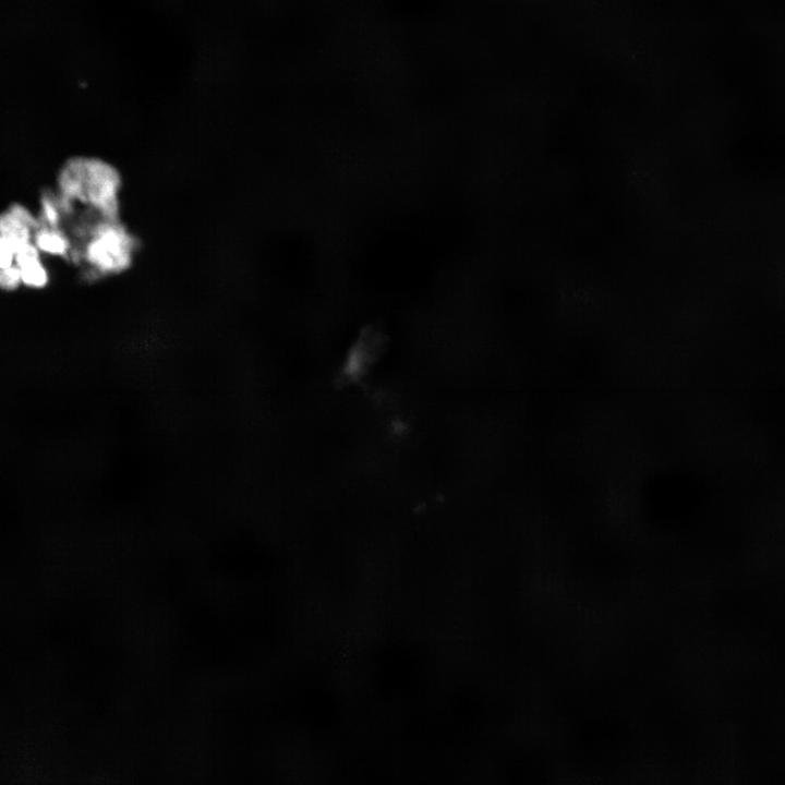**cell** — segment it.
I'll list each match as a JSON object with an SVG mask.
<instances>
[{"label": "cell", "mask_w": 785, "mask_h": 785, "mask_svg": "<svg viewBox=\"0 0 785 785\" xmlns=\"http://www.w3.org/2000/svg\"><path fill=\"white\" fill-rule=\"evenodd\" d=\"M62 197L90 206L98 214L118 218L120 178L106 162L93 158H73L59 177Z\"/></svg>", "instance_id": "obj_1"}, {"label": "cell", "mask_w": 785, "mask_h": 785, "mask_svg": "<svg viewBox=\"0 0 785 785\" xmlns=\"http://www.w3.org/2000/svg\"><path fill=\"white\" fill-rule=\"evenodd\" d=\"M134 245L133 238L118 219L104 220L90 233L83 255L94 270L114 273L130 264Z\"/></svg>", "instance_id": "obj_2"}, {"label": "cell", "mask_w": 785, "mask_h": 785, "mask_svg": "<svg viewBox=\"0 0 785 785\" xmlns=\"http://www.w3.org/2000/svg\"><path fill=\"white\" fill-rule=\"evenodd\" d=\"M32 228L11 212L0 215V237L8 240L15 252L29 243Z\"/></svg>", "instance_id": "obj_3"}, {"label": "cell", "mask_w": 785, "mask_h": 785, "mask_svg": "<svg viewBox=\"0 0 785 785\" xmlns=\"http://www.w3.org/2000/svg\"><path fill=\"white\" fill-rule=\"evenodd\" d=\"M35 245L46 253L64 255L70 252L68 238L51 227L40 228L35 235Z\"/></svg>", "instance_id": "obj_4"}, {"label": "cell", "mask_w": 785, "mask_h": 785, "mask_svg": "<svg viewBox=\"0 0 785 785\" xmlns=\"http://www.w3.org/2000/svg\"><path fill=\"white\" fill-rule=\"evenodd\" d=\"M21 280L31 287H44L48 281V275L40 262L33 263L20 268Z\"/></svg>", "instance_id": "obj_5"}, {"label": "cell", "mask_w": 785, "mask_h": 785, "mask_svg": "<svg viewBox=\"0 0 785 785\" xmlns=\"http://www.w3.org/2000/svg\"><path fill=\"white\" fill-rule=\"evenodd\" d=\"M14 259L19 268L25 267L36 262H40L37 246L31 242L21 246L15 252Z\"/></svg>", "instance_id": "obj_6"}, {"label": "cell", "mask_w": 785, "mask_h": 785, "mask_svg": "<svg viewBox=\"0 0 785 785\" xmlns=\"http://www.w3.org/2000/svg\"><path fill=\"white\" fill-rule=\"evenodd\" d=\"M21 271L17 266L0 268V288L13 289L21 282Z\"/></svg>", "instance_id": "obj_7"}, {"label": "cell", "mask_w": 785, "mask_h": 785, "mask_svg": "<svg viewBox=\"0 0 785 785\" xmlns=\"http://www.w3.org/2000/svg\"><path fill=\"white\" fill-rule=\"evenodd\" d=\"M15 258V250L12 244L0 237V268L12 266Z\"/></svg>", "instance_id": "obj_8"}]
</instances>
